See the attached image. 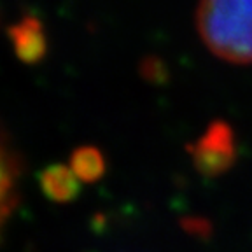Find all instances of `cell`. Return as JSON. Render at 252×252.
I'll list each match as a JSON object with an SVG mask.
<instances>
[{
  "label": "cell",
  "mask_w": 252,
  "mask_h": 252,
  "mask_svg": "<svg viewBox=\"0 0 252 252\" xmlns=\"http://www.w3.org/2000/svg\"><path fill=\"white\" fill-rule=\"evenodd\" d=\"M196 28L217 58L252 63V0H200Z\"/></svg>",
  "instance_id": "1"
},
{
  "label": "cell",
  "mask_w": 252,
  "mask_h": 252,
  "mask_svg": "<svg viewBox=\"0 0 252 252\" xmlns=\"http://www.w3.org/2000/svg\"><path fill=\"white\" fill-rule=\"evenodd\" d=\"M196 170L207 177L224 173L236 158L235 135L226 123L216 121L189 147Z\"/></svg>",
  "instance_id": "2"
},
{
  "label": "cell",
  "mask_w": 252,
  "mask_h": 252,
  "mask_svg": "<svg viewBox=\"0 0 252 252\" xmlns=\"http://www.w3.org/2000/svg\"><path fill=\"white\" fill-rule=\"evenodd\" d=\"M40 188L49 200L67 203L79 194L81 181L68 165H53L40 175Z\"/></svg>",
  "instance_id": "3"
},
{
  "label": "cell",
  "mask_w": 252,
  "mask_h": 252,
  "mask_svg": "<svg viewBox=\"0 0 252 252\" xmlns=\"http://www.w3.org/2000/svg\"><path fill=\"white\" fill-rule=\"evenodd\" d=\"M11 39L14 42L16 55L28 63L42 58L46 51L42 25L35 18H23L11 28Z\"/></svg>",
  "instance_id": "4"
},
{
  "label": "cell",
  "mask_w": 252,
  "mask_h": 252,
  "mask_svg": "<svg viewBox=\"0 0 252 252\" xmlns=\"http://www.w3.org/2000/svg\"><path fill=\"white\" fill-rule=\"evenodd\" d=\"M68 166L81 182H96L105 172V159L96 147L83 146L70 154Z\"/></svg>",
  "instance_id": "5"
},
{
  "label": "cell",
  "mask_w": 252,
  "mask_h": 252,
  "mask_svg": "<svg viewBox=\"0 0 252 252\" xmlns=\"http://www.w3.org/2000/svg\"><path fill=\"white\" fill-rule=\"evenodd\" d=\"M20 168L18 156L16 153L9 151L7 142L4 140V149H2V220L4 222L16 205V186H18Z\"/></svg>",
  "instance_id": "6"
}]
</instances>
